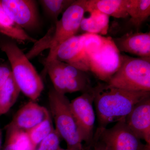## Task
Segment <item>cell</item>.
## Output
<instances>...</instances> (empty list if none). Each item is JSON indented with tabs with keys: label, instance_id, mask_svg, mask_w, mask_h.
<instances>
[{
	"label": "cell",
	"instance_id": "5",
	"mask_svg": "<svg viewBox=\"0 0 150 150\" xmlns=\"http://www.w3.org/2000/svg\"><path fill=\"white\" fill-rule=\"evenodd\" d=\"M48 100L55 130L66 141L67 149L85 150L77 123L71 107L70 101L65 94L53 88L48 92Z\"/></svg>",
	"mask_w": 150,
	"mask_h": 150
},
{
	"label": "cell",
	"instance_id": "6",
	"mask_svg": "<svg viewBox=\"0 0 150 150\" xmlns=\"http://www.w3.org/2000/svg\"><path fill=\"white\" fill-rule=\"evenodd\" d=\"M126 118L118 121L112 128L96 130L93 139L97 140L104 150H142L141 139L127 125Z\"/></svg>",
	"mask_w": 150,
	"mask_h": 150
},
{
	"label": "cell",
	"instance_id": "11",
	"mask_svg": "<svg viewBox=\"0 0 150 150\" xmlns=\"http://www.w3.org/2000/svg\"><path fill=\"white\" fill-rule=\"evenodd\" d=\"M50 116L46 108L31 100L17 112L6 127L27 131Z\"/></svg>",
	"mask_w": 150,
	"mask_h": 150
},
{
	"label": "cell",
	"instance_id": "15",
	"mask_svg": "<svg viewBox=\"0 0 150 150\" xmlns=\"http://www.w3.org/2000/svg\"><path fill=\"white\" fill-rule=\"evenodd\" d=\"M0 33L20 43H35L37 40L13 21L5 12L0 2Z\"/></svg>",
	"mask_w": 150,
	"mask_h": 150
},
{
	"label": "cell",
	"instance_id": "19",
	"mask_svg": "<svg viewBox=\"0 0 150 150\" xmlns=\"http://www.w3.org/2000/svg\"><path fill=\"white\" fill-rule=\"evenodd\" d=\"M75 0H41L39 2L45 13L54 20L58 21V17L70 6Z\"/></svg>",
	"mask_w": 150,
	"mask_h": 150
},
{
	"label": "cell",
	"instance_id": "26",
	"mask_svg": "<svg viewBox=\"0 0 150 150\" xmlns=\"http://www.w3.org/2000/svg\"><path fill=\"white\" fill-rule=\"evenodd\" d=\"M2 143V133L1 130L0 129V150L1 147Z\"/></svg>",
	"mask_w": 150,
	"mask_h": 150
},
{
	"label": "cell",
	"instance_id": "21",
	"mask_svg": "<svg viewBox=\"0 0 150 150\" xmlns=\"http://www.w3.org/2000/svg\"><path fill=\"white\" fill-rule=\"evenodd\" d=\"M85 39L84 48L86 54L93 53L97 51L104 44L107 37L93 33H84Z\"/></svg>",
	"mask_w": 150,
	"mask_h": 150
},
{
	"label": "cell",
	"instance_id": "9",
	"mask_svg": "<svg viewBox=\"0 0 150 150\" xmlns=\"http://www.w3.org/2000/svg\"><path fill=\"white\" fill-rule=\"evenodd\" d=\"M0 2L8 16L24 30H33L39 27L40 18L35 1L2 0Z\"/></svg>",
	"mask_w": 150,
	"mask_h": 150
},
{
	"label": "cell",
	"instance_id": "17",
	"mask_svg": "<svg viewBox=\"0 0 150 150\" xmlns=\"http://www.w3.org/2000/svg\"><path fill=\"white\" fill-rule=\"evenodd\" d=\"M127 12L129 22L137 29L139 28L150 15V0H128Z\"/></svg>",
	"mask_w": 150,
	"mask_h": 150
},
{
	"label": "cell",
	"instance_id": "4",
	"mask_svg": "<svg viewBox=\"0 0 150 150\" xmlns=\"http://www.w3.org/2000/svg\"><path fill=\"white\" fill-rule=\"evenodd\" d=\"M106 84L131 91H150V58L121 54L120 67Z\"/></svg>",
	"mask_w": 150,
	"mask_h": 150
},
{
	"label": "cell",
	"instance_id": "22",
	"mask_svg": "<svg viewBox=\"0 0 150 150\" xmlns=\"http://www.w3.org/2000/svg\"><path fill=\"white\" fill-rule=\"evenodd\" d=\"M60 135L55 129L40 142L35 150H59L61 147Z\"/></svg>",
	"mask_w": 150,
	"mask_h": 150
},
{
	"label": "cell",
	"instance_id": "1",
	"mask_svg": "<svg viewBox=\"0 0 150 150\" xmlns=\"http://www.w3.org/2000/svg\"><path fill=\"white\" fill-rule=\"evenodd\" d=\"M93 89L98 130L126 118L138 103L150 96V91H127L106 83H98Z\"/></svg>",
	"mask_w": 150,
	"mask_h": 150
},
{
	"label": "cell",
	"instance_id": "24",
	"mask_svg": "<svg viewBox=\"0 0 150 150\" xmlns=\"http://www.w3.org/2000/svg\"><path fill=\"white\" fill-rule=\"evenodd\" d=\"M3 150H29L21 145L6 141Z\"/></svg>",
	"mask_w": 150,
	"mask_h": 150
},
{
	"label": "cell",
	"instance_id": "23",
	"mask_svg": "<svg viewBox=\"0 0 150 150\" xmlns=\"http://www.w3.org/2000/svg\"><path fill=\"white\" fill-rule=\"evenodd\" d=\"M11 74L9 68L5 66H0V88L4 85Z\"/></svg>",
	"mask_w": 150,
	"mask_h": 150
},
{
	"label": "cell",
	"instance_id": "8",
	"mask_svg": "<svg viewBox=\"0 0 150 150\" xmlns=\"http://www.w3.org/2000/svg\"><path fill=\"white\" fill-rule=\"evenodd\" d=\"M94 99L93 87L83 93L70 102L71 107L77 123L81 137L89 149L93 139L95 113L93 103Z\"/></svg>",
	"mask_w": 150,
	"mask_h": 150
},
{
	"label": "cell",
	"instance_id": "13",
	"mask_svg": "<svg viewBox=\"0 0 150 150\" xmlns=\"http://www.w3.org/2000/svg\"><path fill=\"white\" fill-rule=\"evenodd\" d=\"M121 52L139 56L150 58V33H129L120 37L112 38Z\"/></svg>",
	"mask_w": 150,
	"mask_h": 150
},
{
	"label": "cell",
	"instance_id": "7",
	"mask_svg": "<svg viewBox=\"0 0 150 150\" xmlns=\"http://www.w3.org/2000/svg\"><path fill=\"white\" fill-rule=\"evenodd\" d=\"M121 55L112 38L107 37L101 48L87 55L89 71L107 83L120 67Z\"/></svg>",
	"mask_w": 150,
	"mask_h": 150
},
{
	"label": "cell",
	"instance_id": "16",
	"mask_svg": "<svg viewBox=\"0 0 150 150\" xmlns=\"http://www.w3.org/2000/svg\"><path fill=\"white\" fill-rule=\"evenodd\" d=\"M89 13V16L83 18L79 30L84 33L106 35L109 28V16L97 10Z\"/></svg>",
	"mask_w": 150,
	"mask_h": 150
},
{
	"label": "cell",
	"instance_id": "27",
	"mask_svg": "<svg viewBox=\"0 0 150 150\" xmlns=\"http://www.w3.org/2000/svg\"><path fill=\"white\" fill-rule=\"evenodd\" d=\"M59 150H70L68 149H62V148H60V149H59Z\"/></svg>",
	"mask_w": 150,
	"mask_h": 150
},
{
	"label": "cell",
	"instance_id": "2",
	"mask_svg": "<svg viewBox=\"0 0 150 150\" xmlns=\"http://www.w3.org/2000/svg\"><path fill=\"white\" fill-rule=\"evenodd\" d=\"M87 0H76L63 13L62 18L55 23L47 34L36 41L28 54L32 58L40 52L49 49L44 64L53 60L61 44L76 35L79 30L81 22L86 12Z\"/></svg>",
	"mask_w": 150,
	"mask_h": 150
},
{
	"label": "cell",
	"instance_id": "12",
	"mask_svg": "<svg viewBox=\"0 0 150 150\" xmlns=\"http://www.w3.org/2000/svg\"><path fill=\"white\" fill-rule=\"evenodd\" d=\"M126 123L140 139L150 144V96L138 103L129 115Z\"/></svg>",
	"mask_w": 150,
	"mask_h": 150
},
{
	"label": "cell",
	"instance_id": "14",
	"mask_svg": "<svg viewBox=\"0 0 150 150\" xmlns=\"http://www.w3.org/2000/svg\"><path fill=\"white\" fill-rule=\"evenodd\" d=\"M128 0H87L86 12L97 10L117 18L129 16L127 12Z\"/></svg>",
	"mask_w": 150,
	"mask_h": 150
},
{
	"label": "cell",
	"instance_id": "20",
	"mask_svg": "<svg viewBox=\"0 0 150 150\" xmlns=\"http://www.w3.org/2000/svg\"><path fill=\"white\" fill-rule=\"evenodd\" d=\"M51 116L26 131L30 139L36 149L40 142L43 141L54 130Z\"/></svg>",
	"mask_w": 150,
	"mask_h": 150
},
{
	"label": "cell",
	"instance_id": "18",
	"mask_svg": "<svg viewBox=\"0 0 150 150\" xmlns=\"http://www.w3.org/2000/svg\"><path fill=\"white\" fill-rule=\"evenodd\" d=\"M20 92L11 73L6 83L0 88V115L8 112L16 102Z\"/></svg>",
	"mask_w": 150,
	"mask_h": 150
},
{
	"label": "cell",
	"instance_id": "3",
	"mask_svg": "<svg viewBox=\"0 0 150 150\" xmlns=\"http://www.w3.org/2000/svg\"><path fill=\"white\" fill-rule=\"evenodd\" d=\"M0 49L8 58L12 74L21 92L35 102L44 89L43 81L35 68L14 40L1 41Z\"/></svg>",
	"mask_w": 150,
	"mask_h": 150
},
{
	"label": "cell",
	"instance_id": "25",
	"mask_svg": "<svg viewBox=\"0 0 150 150\" xmlns=\"http://www.w3.org/2000/svg\"><path fill=\"white\" fill-rule=\"evenodd\" d=\"M90 150H104L102 145L97 140L93 139V142L90 146Z\"/></svg>",
	"mask_w": 150,
	"mask_h": 150
},
{
	"label": "cell",
	"instance_id": "10",
	"mask_svg": "<svg viewBox=\"0 0 150 150\" xmlns=\"http://www.w3.org/2000/svg\"><path fill=\"white\" fill-rule=\"evenodd\" d=\"M84 33L75 35L59 46L54 59L67 63L84 72L89 71L88 59L85 52Z\"/></svg>",
	"mask_w": 150,
	"mask_h": 150
}]
</instances>
